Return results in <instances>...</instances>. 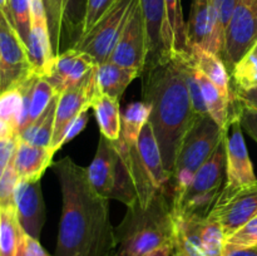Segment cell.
<instances>
[{
    "instance_id": "6da1fadb",
    "label": "cell",
    "mask_w": 257,
    "mask_h": 256,
    "mask_svg": "<svg viewBox=\"0 0 257 256\" xmlns=\"http://www.w3.org/2000/svg\"><path fill=\"white\" fill-rule=\"evenodd\" d=\"M62 191V217L55 256H112L117 246L109 198L99 195L87 168L70 157L54 163Z\"/></svg>"
},
{
    "instance_id": "7a4b0ae2",
    "label": "cell",
    "mask_w": 257,
    "mask_h": 256,
    "mask_svg": "<svg viewBox=\"0 0 257 256\" xmlns=\"http://www.w3.org/2000/svg\"><path fill=\"white\" fill-rule=\"evenodd\" d=\"M187 55H168L141 74L143 100L151 107L148 122L155 131L166 171L171 177L181 143L197 117L186 82Z\"/></svg>"
},
{
    "instance_id": "3957f363",
    "label": "cell",
    "mask_w": 257,
    "mask_h": 256,
    "mask_svg": "<svg viewBox=\"0 0 257 256\" xmlns=\"http://www.w3.org/2000/svg\"><path fill=\"white\" fill-rule=\"evenodd\" d=\"M170 190L160 191L146 210L128 208L127 215L115 227L117 246L112 256H145L155 248L173 242L175 217Z\"/></svg>"
},
{
    "instance_id": "277c9868",
    "label": "cell",
    "mask_w": 257,
    "mask_h": 256,
    "mask_svg": "<svg viewBox=\"0 0 257 256\" xmlns=\"http://www.w3.org/2000/svg\"><path fill=\"white\" fill-rule=\"evenodd\" d=\"M222 140L223 130L210 114L196 117L178 151L175 170L171 177L172 196L190 185L195 173L215 152Z\"/></svg>"
},
{
    "instance_id": "5b68a950",
    "label": "cell",
    "mask_w": 257,
    "mask_h": 256,
    "mask_svg": "<svg viewBox=\"0 0 257 256\" xmlns=\"http://www.w3.org/2000/svg\"><path fill=\"white\" fill-rule=\"evenodd\" d=\"M223 145L226 155V178L220 198L228 197L241 188L255 185L257 182L243 138L242 125L238 118L235 99L231 103L230 117L223 128Z\"/></svg>"
},
{
    "instance_id": "8992f818",
    "label": "cell",
    "mask_w": 257,
    "mask_h": 256,
    "mask_svg": "<svg viewBox=\"0 0 257 256\" xmlns=\"http://www.w3.org/2000/svg\"><path fill=\"white\" fill-rule=\"evenodd\" d=\"M138 0H118L87 33L77 39L73 48L89 54L95 62L109 59Z\"/></svg>"
},
{
    "instance_id": "52a82bcc",
    "label": "cell",
    "mask_w": 257,
    "mask_h": 256,
    "mask_svg": "<svg viewBox=\"0 0 257 256\" xmlns=\"http://www.w3.org/2000/svg\"><path fill=\"white\" fill-rule=\"evenodd\" d=\"M257 43V0H241L236 7L225 35L222 60L233 65Z\"/></svg>"
},
{
    "instance_id": "ba28073f",
    "label": "cell",
    "mask_w": 257,
    "mask_h": 256,
    "mask_svg": "<svg viewBox=\"0 0 257 256\" xmlns=\"http://www.w3.org/2000/svg\"><path fill=\"white\" fill-rule=\"evenodd\" d=\"M0 69L2 92L18 85L35 73L24 42L8 17L0 14Z\"/></svg>"
},
{
    "instance_id": "9c48e42d",
    "label": "cell",
    "mask_w": 257,
    "mask_h": 256,
    "mask_svg": "<svg viewBox=\"0 0 257 256\" xmlns=\"http://www.w3.org/2000/svg\"><path fill=\"white\" fill-rule=\"evenodd\" d=\"M97 67V65H95ZM98 93L97 75L95 68L75 87L65 89L59 93L57 98V107H55L54 119V133H53L50 151L57 153L62 148L63 136L69 127L74 118L82 110L90 108L94 95Z\"/></svg>"
},
{
    "instance_id": "30bf717a",
    "label": "cell",
    "mask_w": 257,
    "mask_h": 256,
    "mask_svg": "<svg viewBox=\"0 0 257 256\" xmlns=\"http://www.w3.org/2000/svg\"><path fill=\"white\" fill-rule=\"evenodd\" d=\"M147 58V32H146L145 19L138 0L108 60L143 73Z\"/></svg>"
},
{
    "instance_id": "8fae6325",
    "label": "cell",
    "mask_w": 257,
    "mask_h": 256,
    "mask_svg": "<svg viewBox=\"0 0 257 256\" xmlns=\"http://www.w3.org/2000/svg\"><path fill=\"white\" fill-rule=\"evenodd\" d=\"M257 216V182L241 188L226 198H220L208 215L217 221L226 238Z\"/></svg>"
},
{
    "instance_id": "7c38bea8",
    "label": "cell",
    "mask_w": 257,
    "mask_h": 256,
    "mask_svg": "<svg viewBox=\"0 0 257 256\" xmlns=\"http://www.w3.org/2000/svg\"><path fill=\"white\" fill-rule=\"evenodd\" d=\"M187 27L188 48L200 45L222 59L223 45L218 35L217 15L213 0H192Z\"/></svg>"
},
{
    "instance_id": "4fadbf2b",
    "label": "cell",
    "mask_w": 257,
    "mask_h": 256,
    "mask_svg": "<svg viewBox=\"0 0 257 256\" xmlns=\"http://www.w3.org/2000/svg\"><path fill=\"white\" fill-rule=\"evenodd\" d=\"M97 64L89 54L72 47L55 55L44 78L52 83L58 93H62L79 84Z\"/></svg>"
},
{
    "instance_id": "5bb4252c",
    "label": "cell",
    "mask_w": 257,
    "mask_h": 256,
    "mask_svg": "<svg viewBox=\"0 0 257 256\" xmlns=\"http://www.w3.org/2000/svg\"><path fill=\"white\" fill-rule=\"evenodd\" d=\"M14 207L23 231L39 240L45 222V206L40 181H18L14 191Z\"/></svg>"
},
{
    "instance_id": "9a60e30c",
    "label": "cell",
    "mask_w": 257,
    "mask_h": 256,
    "mask_svg": "<svg viewBox=\"0 0 257 256\" xmlns=\"http://www.w3.org/2000/svg\"><path fill=\"white\" fill-rule=\"evenodd\" d=\"M226 178V155L223 140L215 152L195 173L192 181L185 190L172 196V202H181L187 198L201 195H221Z\"/></svg>"
},
{
    "instance_id": "2e32d148",
    "label": "cell",
    "mask_w": 257,
    "mask_h": 256,
    "mask_svg": "<svg viewBox=\"0 0 257 256\" xmlns=\"http://www.w3.org/2000/svg\"><path fill=\"white\" fill-rule=\"evenodd\" d=\"M146 24L148 58L146 68L171 55V43L166 22L165 0H140ZM145 68V69H146Z\"/></svg>"
},
{
    "instance_id": "e0dca14e",
    "label": "cell",
    "mask_w": 257,
    "mask_h": 256,
    "mask_svg": "<svg viewBox=\"0 0 257 256\" xmlns=\"http://www.w3.org/2000/svg\"><path fill=\"white\" fill-rule=\"evenodd\" d=\"M118 158L119 153L117 142L100 136L97 152L92 163L87 168V173L94 190L109 200L114 186Z\"/></svg>"
},
{
    "instance_id": "ac0fdd59",
    "label": "cell",
    "mask_w": 257,
    "mask_h": 256,
    "mask_svg": "<svg viewBox=\"0 0 257 256\" xmlns=\"http://www.w3.org/2000/svg\"><path fill=\"white\" fill-rule=\"evenodd\" d=\"M136 147H137L138 155H140L143 166L150 173L157 190L171 191V176L166 171L162 152H161L155 131L150 122L146 123L143 127L137 143H136Z\"/></svg>"
},
{
    "instance_id": "d6986e66",
    "label": "cell",
    "mask_w": 257,
    "mask_h": 256,
    "mask_svg": "<svg viewBox=\"0 0 257 256\" xmlns=\"http://www.w3.org/2000/svg\"><path fill=\"white\" fill-rule=\"evenodd\" d=\"M54 153L49 147L32 145L18 137L14 155V168L19 180L40 181L43 173L53 163Z\"/></svg>"
},
{
    "instance_id": "ffe728a7",
    "label": "cell",
    "mask_w": 257,
    "mask_h": 256,
    "mask_svg": "<svg viewBox=\"0 0 257 256\" xmlns=\"http://www.w3.org/2000/svg\"><path fill=\"white\" fill-rule=\"evenodd\" d=\"M190 57L195 67L218 88L226 99L232 102L235 93L230 85V75L223 60L217 54L200 45H192L190 48Z\"/></svg>"
},
{
    "instance_id": "44dd1931",
    "label": "cell",
    "mask_w": 257,
    "mask_h": 256,
    "mask_svg": "<svg viewBox=\"0 0 257 256\" xmlns=\"http://www.w3.org/2000/svg\"><path fill=\"white\" fill-rule=\"evenodd\" d=\"M141 74L140 70L105 60L95 67L98 92L119 100L128 85Z\"/></svg>"
},
{
    "instance_id": "7402d4cb",
    "label": "cell",
    "mask_w": 257,
    "mask_h": 256,
    "mask_svg": "<svg viewBox=\"0 0 257 256\" xmlns=\"http://www.w3.org/2000/svg\"><path fill=\"white\" fill-rule=\"evenodd\" d=\"M90 108L94 110L102 136L110 141H118L122 135V113L119 100L98 92L92 100Z\"/></svg>"
},
{
    "instance_id": "603a6c76",
    "label": "cell",
    "mask_w": 257,
    "mask_h": 256,
    "mask_svg": "<svg viewBox=\"0 0 257 256\" xmlns=\"http://www.w3.org/2000/svg\"><path fill=\"white\" fill-rule=\"evenodd\" d=\"M166 22L172 54H190L187 40V27L183 19L181 0H165Z\"/></svg>"
},
{
    "instance_id": "cb8c5ba5",
    "label": "cell",
    "mask_w": 257,
    "mask_h": 256,
    "mask_svg": "<svg viewBox=\"0 0 257 256\" xmlns=\"http://www.w3.org/2000/svg\"><path fill=\"white\" fill-rule=\"evenodd\" d=\"M23 235L15 207H0V256H18Z\"/></svg>"
},
{
    "instance_id": "d4e9b609",
    "label": "cell",
    "mask_w": 257,
    "mask_h": 256,
    "mask_svg": "<svg viewBox=\"0 0 257 256\" xmlns=\"http://www.w3.org/2000/svg\"><path fill=\"white\" fill-rule=\"evenodd\" d=\"M58 98V97H57ZM57 98L53 99L49 107L37 120L30 123L19 133L18 137L32 145L40 147H49L52 145L53 133H54V119L55 107H57Z\"/></svg>"
},
{
    "instance_id": "484cf974",
    "label": "cell",
    "mask_w": 257,
    "mask_h": 256,
    "mask_svg": "<svg viewBox=\"0 0 257 256\" xmlns=\"http://www.w3.org/2000/svg\"><path fill=\"white\" fill-rule=\"evenodd\" d=\"M197 78L198 82H200L201 89H202L203 99H205L208 114L223 130L226 123H227L228 117H230L231 103L232 102L226 99L222 95V93L218 90V88L198 69Z\"/></svg>"
},
{
    "instance_id": "4316f807",
    "label": "cell",
    "mask_w": 257,
    "mask_h": 256,
    "mask_svg": "<svg viewBox=\"0 0 257 256\" xmlns=\"http://www.w3.org/2000/svg\"><path fill=\"white\" fill-rule=\"evenodd\" d=\"M151 115V107L145 100L133 102L125 107L122 114V135L127 145L136 146L143 127Z\"/></svg>"
},
{
    "instance_id": "83f0119b",
    "label": "cell",
    "mask_w": 257,
    "mask_h": 256,
    "mask_svg": "<svg viewBox=\"0 0 257 256\" xmlns=\"http://www.w3.org/2000/svg\"><path fill=\"white\" fill-rule=\"evenodd\" d=\"M78 3H82L85 8V0H44L54 50L57 49L58 43H59V35L63 24L72 23L73 10Z\"/></svg>"
},
{
    "instance_id": "f1b7e54d",
    "label": "cell",
    "mask_w": 257,
    "mask_h": 256,
    "mask_svg": "<svg viewBox=\"0 0 257 256\" xmlns=\"http://www.w3.org/2000/svg\"><path fill=\"white\" fill-rule=\"evenodd\" d=\"M235 93L248 92L257 87V43L231 69Z\"/></svg>"
},
{
    "instance_id": "f546056e",
    "label": "cell",
    "mask_w": 257,
    "mask_h": 256,
    "mask_svg": "<svg viewBox=\"0 0 257 256\" xmlns=\"http://www.w3.org/2000/svg\"><path fill=\"white\" fill-rule=\"evenodd\" d=\"M58 94L59 93L57 92V89L53 87V84L47 78L39 75L35 79L32 92H30L29 122H28V125L34 122V120H37L47 110V108L49 107L53 99L58 97Z\"/></svg>"
},
{
    "instance_id": "4dcf8cb0",
    "label": "cell",
    "mask_w": 257,
    "mask_h": 256,
    "mask_svg": "<svg viewBox=\"0 0 257 256\" xmlns=\"http://www.w3.org/2000/svg\"><path fill=\"white\" fill-rule=\"evenodd\" d=\"M200 238L205 256H221L225 247L226 236L217 221L207 217L200 225Z\"/></svg>"
},
{
    "instance_id": "1f68e13d",
    "label": "cell",
    "mask_w": 257,
    "mask_h": 256,
    "mask_svg": "<svg viewBox=\"0 0 257 256\" xmlns=\"http://www.w3.org/2000/svg\"><path fill=\"white\" fill-rule=\"evenodd\" d=\"M23 109V89L20 84L0 92V119L10 123L18 133V123Z\"/></svg>"
},
{
    "instance_id": "d6a6232c",
    "label": "cell",
    "mask_w": 257,
    "mask_h": 256,
    "mask_svg": "<svg viewBox=\"0 0 257 256\" xmlns=\"http://www.w3.org/2000/svg\"><path fill=\"white\" fill-rule=\"evenodd\" d=\"M10 17L18 34L27 47L32 29V14H30L29 0H9Z\"/></svg>"
},
{
    "instance_id": "836d02e7",
    "label": "cell",
    "mask_w": 257,
    "mask_h": 256,
    "mask_svg": "<svg viewBox=\"0 0 257 256\" xmlns=\"http://www.w3.org/2000/svg\"><path fill=\"white\" fill-rule=\"evenodd\" d=\"M117 2L118 0H85L84 14L80 22L78 38L87 34Z\"/></svg>"
},
{
    "instance_id": "e575fe53",
    "label": "cell",
    "mask_w": 257,
    "mask_h": 256,
    "mask_svg": "<svg viewBox=\"0 0 257 256\" xmlns=\"http://www.w3.org/2000/svg\"><path fill=\"white\" fill-rule=\"evenodd\" d=\"M186 82H187L188 93H190L191 102H192L193 110L197 115L208 114L206 108L205 99H203L202 89H201L200 82L197 78V68L191 60L190 54L186 58Z\"/></svg>"
},
{
    "instance_id": "d590c367",
    "label": "cell",
    "mask_w": 257,
    "mask_h": 256,
    "mask_svg": "<svg viewBox=\"0 0 257 256\" xmlns=\"http://www.w3.org/2000/svg\"><path fill=\"white\" fill-rule=\"evenodd\" d=\"M225 246L251 247L257 246V216L226 238Z\"/></svg>"
},
{
    "instance_id": "8d00e7d4",
    "label": "cell",
    "mask_w": 257,
    "mask_h": 256,
    "mask_svg": "<svg viewBox=\"0 0 257 256\" xmlns=\"http://www.w3.org/2000/svg\"><path fill=\"white\" fill-rule=\"evenodd\" d=\"M18 181L19 177L15 172L14 163L12 162L0 180V207H14V191Z\"/></svg>"
},
{
    "instance_id": "74e56055",
    "label": "cell",
    "mask_w": 257,
    "mask_h": 256,
    "mask_svg": "<svg viewBox=\"0 0 257 256\" xmlns=\"http://www.w3.org/2000/svg\"><path fill=\"white\" fill-rule=\"evenodd\" d=\"M240 2L241 0H213L216 15H217L218 35H220V39L222 42L223 47H225L226 29H227L231 17H232L233 12H235L236 7H237Z\"/></svg>"
},
{
    "instance_id": "f35d334b",
    "label": "cell",
    "mask_w": 257,
    "mask_h": 256,
    "mask_svg": "<svg viewBox=\"0 0 257 256\" xmlns=\"http://www.w3.org/2000/svg\"><path fill=\"white\" fill-rule=\"evenodd\" d=\"M235 102L242 130H245L252 137V140L257 142V109L243 104L240 100L236 99V97Z\"/></svg>"
},
{
    "instance_id": "ab89813d",
    "label": "cell",
    "mask_w": 257,
    "mask_h": 256,
    "mask_svg": "<svg viewBox=\"0 0 257 256\" xmlns=\"http://www.w3.org/2000/svg\"><path fill=\"white\" fill-rule=\"evenodd\" d=\"M88 110H89V108L82 110V112H80L79 114L74 118V120L70 123L69 127H68L67 131H65L64 136H63L62 143H60V146H62V147L65 145V143H68L69 141H72L75 136H78L83 130H84L85 125H87V123H88Z\"/></svg>"
},
{
    "instance_id": "60d3db41",
    "label": "cell",
    "mask_w": 257,
    "mask_h": 256,
    "mask_svg": "<svg viewBox=\"0 0 257 256\" xmlns=\"http://www.w3.org/2000/svg\"><path fill=\"white\" fill-rule=\"evenodd\" d=\"M18 137L0 141V171H4L14 160Z\"/></svg>"
},
{
    "instance_id": "b9f144b4",
    "label": "cell",
    "mask_w": 257,
    "mask_h": 256,
    "mask_svg": "<svg viewBox=\"0 0 257 256\" xmlns=\"http://www.w3.org/2000/svg\"><path fill=\"white\" fill-rule=\"evenodd\" d=\"M22 247L24 256H50L49 253L43 248V246L40 245L38 238L32 237V236L27 235L25 232L24 235H23Z\"/></svg>"
},
{
    "instance_id": "7bdbcfd3",
    "label": "cell",
    "mask_w": 257,
    "mask_h": 256,
    "mask_svg": "<svg viewBox=\"0 0 257 256\" xmlns=\"http://www.w3.org/2000/svg\"><path fill=\"white\" fill-rule=\"evenodd\" d=\"M221 256H257V246H251V247L225 246Z\"/></svg>"
},
{
    "instance_id": "ee69618b",
    "label": "cell",
    "mask_w": 257,
    "mask_h": 256,
    "mask_svg": "<svg viewBox=\"0 0 257 256\" xmlns=\"http://www.w3.org/2000/svg\"><path fill=\"white\" fill-rule=\"evenodd\" d=\"M235 93V92H233ZM236 99L240 100L243 104L248 105V107L257 109V87L253 89L248 90V92H241V93H235Z\"/></svg>"
},
{
    "instance_id": "f6af8a7d",
    "label": "cell",
    "mask_w": 257,
    "mask_h": 256,
    "mask_svg": "<svg viewBox=\"0 0 257 256\" xmlns=\"http://www.w3.org/2000/svg\"><path fill=\"white\" fill-rule=\"evenodd\" d=\"M18 137V133L15 128L10 123L0 119V141L9 140V138Z\"/></svg>"
},
{
    "instance_id": "bcb514c9",
    "label": "cell",
    "mask_w": 257,
    "mask_h": 256,
    "mask_svg": "<svg viewBox=\"0 0 257 256\" xmlns=\"http://www.w3.org/2000/svg\"><path fill=\"white\" fill-rule=\"evenodd\" d=\"M173 251H175L173 242H167L165 245L160 246V247L155 248V250L151 251V252H148L145 256H172Z\"/></svg>"
},
{
    "instance_id": "7dc6e473",
    "label": "cell",
    "mask_w": 257,
    "mask_h": 256,
    "mask_svg": "<svg viewBox=\"0 0 257 256\" xmlns=\"http://www.w3.org/2000/svg\"><path fill=\"white\" fill-rule=\"evenodd\" d=\"M0 14L8 17V19L12 22V17H10V10H9V0H0Z\"/></svg>"
},
{
    "instance_id": "c3c4849f",
    "label": "cell",
    "mask_w": 257,
    "mask_h": 256,
    "mask_svg": "<svg viewBox=\"0 0 257 256\" xmlns=\"http://www.w3.org/2000/svg\"><path fill=\"white\" fill-rule=\"evenodd\" d=\"M172 256H186L185 253H182V252H180V251H177V250H175L173 251V253H172Z\"/></svg>"
},
{
    "instance_id": "681fc988",
    "label": "cell",
    "mask_w": 257,
    "mask_h": 256,
    "mask_svg": "<svg viewBox=\"0 0 257 256\" xmlns=\"http://www.w3.org/2000/svg\"><path fill=\"white\" fill-rule=\"evenodd\" d=\"M23 241V240H22ZM18 256H24L23 253V247H22V243H20V247H19V252H18Z\"/></svg>"
},
{
    "instance_id": "f907efd6",
    "label": "cell",
    "mask_w": 257,
    "mask_h": 256,
    "mask_svg": "<svg viewBox=\"0 0 257 256\" xmlns=\"http://www.w3.org/2000/svg\"><path fill=\"white\" fill-rule=\"evenodd\" d=\"M0 92H2V69H0Z\"/></svg>"
}]
</instances>
